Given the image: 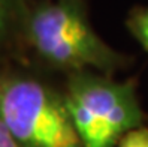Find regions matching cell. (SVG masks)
Wrapping results in <instances>:
<instances>
[{
    "label": "cell",
    "instance_id": "3",
    "mask_svg": "<svg viewBox=\"0 0 148 147\" xmlns=\"http://www.w3.org/2000/svg\"><path fill=\"white\" fill-rule=\"evenodd\" d=\"M29 38L47 62L60 68L108 71L120 62V56L96 35L73 2L39 8L30 18Z\"/></svg>",
    "mask_w": 148,
    "mask_h": 147
},
{
    "label": "cell",
    "instance_id": "2",
    "mask_svg": "<svg viewBox=\"0 0 148 147\" xmlns=\"http://www.w3.org/2000/svg\"><path fill=\"white\" fill-rule=\"evenodd\" d=\"M0 117L23 147H82L64 98L36 80L0 77Z\"/></svg>",
    "mask_w": 148,
    "mask_h": 147
},
{
    "label": "cell",
    "instance_id": "7",
    "mask_svg": "<svg viewBox=\"0 0 148 147\" xmlns=\"http://www.w3.org/2000/svg\"><path fill=\"white\" fill-rule=\"evenodd\" d=\"M8 23V3L6 0H0V36L5 33Z\"/></svg>",
    "mask_w": 148,
    "mask_h": 147
},
{
    "label": "cell",
    "instance_id": "4",
    "mask_svg": "<svg viewBox=\"0 0 148 147\" xmlns=\"http://www.w3.org/2000/svg\"><path fill=\"white\" fill-rule=\"evenodd\" d=\"M129 27L133 36L148 51V9L136 11L129 20Z\"/></svg>",
    "mask_w": 148,
    "mask_h": 147
},
{
    "label": "cell",
    "instance_id": "6",
    "mask_svg": "<svg viewBox=\"0 0 148 147\" xmlns=\"http://www.w3.org/2000/svg\"><path fill=\"white\" fill-rule=\"evenodd\" d=\"M0 147H23L11 132V129L6 126L2 117H0Z\"/></svg>",
    "mask_w": 148,
    "mask_h": 147
},
{
    "label": "cell",
    "instance_id": "5",
    "mask_svg": "<svg viewBox=\"0 0 148 147\" xmlns=\"http://www.w3.org/2000/svg\"><path fill=\"white\" fill-rule=\"evenodd\" d=\"M118 147H148V128L138 126L121 137Z\"/></svg>",
    "mask_w": 148,
    "mask_h": 147
},
{
    "label": "cell",
    "instance_id": "1",
    "mask_svg": "<svg viewBox=\"0 0 148 147\" xmlns=\"http://www.w3.org/2000/svg\"><path fill=\"white\" fill-rule=\"evenodd\" d=\"M82 147H114L141 126L142 111L135 86L91 74L73 75L64 96Z\"/></svg>",
    "mask_w": 148,
    "mask_h": 147
}]
</instances>
